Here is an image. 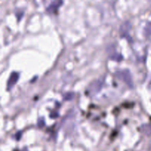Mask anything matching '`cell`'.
Returning a JSON list of instances; mask_svg holds the SVG:
<instances>
[{"label": "cell", "mask_w": 151, "mask_h": 151, "mask_svg": "<svg viewBox=\"0 0 151 151\" xmlns=\"http://www.w3.org/2000/svg\"><path fill=\"white\" fill-rule=\"evenodd\" d=\"M19 78V75L17 72H13V73L10 75V78H9L8 81H7V90L9 91V90L11 89L13 86H15V84L16 83V82L18 81Z\"/></svg>", "instance_id": "obj_1"}, {"label": "cell", "mask_w": 151, "mask_h": 151, "mask_svg": "<svg viewBox=\"0 0 151 151\" xmlns=\"http://www.w3.org/2000/svg\"><path fill=\"white\" fill-rule=\"evenodd\" d=\"M62 1H53L52 3H51V4L50 5V7H48L47 10L51 13H53L54 11H55L58 9V7H59V4H61Z\"/></svg>", "instance_id": "obj_2"}]
</instances>
